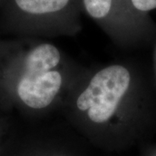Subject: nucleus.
<instances>
[{
    "instance_id": "obj_1",
    "label": "nucleus",
    "mask_w": 156,
    "mask_h": 156,
    "mask_svg": "<svg viewBox=\"0 0 156 156\" xmlns=\"http://www.w3.org/2000/svg\"><path fill=\"white\" fill-rule=\"evenodd\" d=\"M60 58L55 46L44 44L29 50L19 65L11 69L10 77L15 78L16 95L25 106L41 109L55 99L61 88L62 76L51 69Z\"/></svg>"
},
{
    "instance_id": "obj_2",
    "label": "nucleus",
    "mask_w": 156,
    "mask_h": 156,
    "mask_svg": "<svg viewBox=\"0 0 156 156\" xmlns=\"http://www.w3.org/2000/svg\"><path fill=\"white\" fill-rule=\"evenodd\" d=\"M129 83L130 74L126 68L113 65L103 69L92 78L88 88L78 97L77 108L88 111L93 122H106L115 114Z\"/></svg>"
},
{
    "instance_id": "obj_3",
    "label": "nucleus",
    "mask_w": 156,
    "mask_h": 156,
    "mask_svg": "<svg viewBox=\"0 0 156 156\" xmlns=\"http://www.w3.org/2000/svg\"><path fill=\"white\" fill-rule=\"evenodd\" d=\"M17 8L30 15H45L62 11L69 0H14Z\"/></svg>"
},
{
    "instance_id": "obj_4",
    "label": "nucleus",
    "mask_w": 156,
    "mask_h": 156,
    "mask_svg": "<svg viewBox=\"0 0 156 156\" xmlns=\"http://www.w3.org/2000/svg\"><path fill=\"white\" fill-rule=\"evenodd\" d=\"M113 0H83V5L89 15L95 19L106 17L110 12Z\"/></svg>"
},
{
    "instance_id": "obj_5",
    "label": "nucleus",
    "mask_w": 156,
    "mask_h": 156,
    "mask_svg": "<svg viewBox=\"0 0 156 156\" xmlns=\"http://www.w3.org/2000/svg\"><path fill=\"white\" fill-rule=\"evenodd\" d=\"M133 5L139 11H148L156 8V0H131Z\"/></svg>"
}]
</instances>
